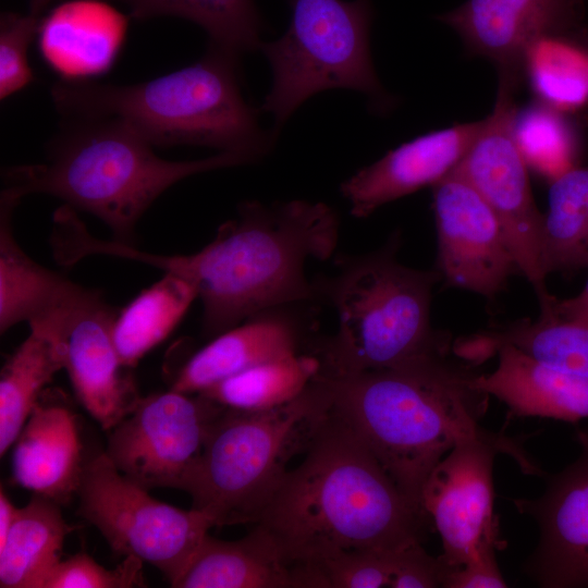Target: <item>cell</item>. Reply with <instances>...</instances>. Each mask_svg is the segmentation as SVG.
<instances>
[{
  "mask_svg": "<svg viewBox=\"0 0 588 588\" xmlns=\"http://www.w3.org/2000/svg\"><path fill=\"white\" fill-rule=\"evenodd\" d=\"M76 494L77 515L95 526L114 552L155 566L171 585L215 527L193 507L181 510L152 498L105 452L85 463Z\"/></svg>",
  "mask_w": 588,
  "mask_h": 588,
  "instance_id": "obj_9",
  "label": "cell"
},
{
  "mask_svg": "<svg viewBox=\"0 0 588 588\" xmlns=\"http://www.w3.org/2000/svg\"><path fill=\"white\" fill-rule=\"evenodd\" d=\"M431 187L437 271L450 286L494 298L519 273L499 220L455 169Z\"/></svg>",
  "mask_w": 588,
  "mask_h": 588,
  "instance_id": "obj_13",
  "label": "cell"
},
{
  "mask_svg": "<svg viewBox=\"0 0 588 588\" xmlns=\"http://www.w3.org/2000/svg\"><path fill=\"white\" fill-rule=\"evenodd\" d=\"M238 56L210 46L197 62L134 85L62 79L50 90L63 118L113 119L154 146L195 145L254 161L272 144L244 99Z\"/></svg>",
  "mask_w": 588,
  "mask_h": 588,
  "instance_id": "obj_5",
  "label": "cell"
},
{
  "mask_svg": "<svg viewBox=\"0 0 588 588\" xmlns=\"http://www.w3.org/2000/svg\"><path fill=\"white\" fill-rule=\"evenodd\" d=\"M481 124L478 120L422 134L357 171L340 187L352 216L366 218L390 201L439 182L462 160Z\"/></svg>",
  "mask_w": 588,
  "mask_h": 588,
  "instance_id": "obj_17",
  "label": "cell"
},
{
  "mask_svg": "<svg viewBox=\"0 0 588 588\" xmlns=\"http://www.w3.org/2000/svg\"><path fill=\"white\" fill-rule=\"evenodd\" d=\"M117 311L98 292L75 316L68 335V370L73 390L89 415L110 431L142 397L117 352Z\"/></svg>",
  "mask_w": 588,
  "mask_h": 588,
  "instance_id": "obj_18",
  "label": "cell"
},
{
  "mask_svg": "<svg viewBox=\"0 0 588 588\" xmlns=\"http://www.w3.org/2000/svg\"><path fill=\"white\" fill-rule=\"evenodd\" d=\"M46 160L2 171V189L23 198L58 197L105 222L114 241L133 244L135 225L148 207L176 182L201 172L254 162L219 152L192 161L158 157L152 146L113 119L63 118Z\"/></svg>",
  "mask_w": 588,
  "mask_h": 588,
  "instance_id": "obj_4",
  "label": "cell"
},
{
  "mask_svg": "<svg viewBox=\"0 0 588 588\" xmlns=\"http://www.w3.org/2000/svg\"><path fill=\"white\" fill-rule=\"evenodd\" d=\"M541 258L548 275L588 267V167L576 166L550 181Z\"/></svg>",
  "mask_w": 588,
  "mask_h": 588,
  "instance_id": "obj_28",
  "label": "cell"
},
{
  "mask_svg": "<svg viewBox=\"0 0 588 588\" xmlns=\"http://www.w3.org/2000/svg\"><path fill=\"white\" fill-rule=\"evenodd\" d=\"M61 505L34 493L17 512L0 547L1 588H41L47 574L61 561L64 541L75 527L62 516Z\"/></svg>",
  "mask_w": 588,
  "mask_h": 588,
  "instance_id": "obj_24",
  "label": "cell"
},
{
  "mask_svg": "<svg viewBox=\"0 0 588 588\" xmlns=\"http://www.w3.org/2000/svg\"><path fill=\"white\" fill-rule=\"evenodd\" d=\"M137 20L174 15L200 25L210 46L241 56L260 47L261 22L253 0H120Z\"/></svg>",
  "mask_w": 588,
  "mask_h": 588,
  "instance_id": "obj_31",
  "label": "cell"
},
{
  "mask_svg": "<svg viewBox=\"0 0 588 588\" xmlns=\"http://www.w3.org/2000/svg\"><path fill=\"white\" fill-rule=\"evenodd\" d=\"M452 353L388 369L317 375L332 411L422 514L420 494L427 478L458 440L482 427L490 397L473 384L476 365L454 359Z\"/></svg>",
  "mask_w": 588,
  "mask_h": 588,
  "instance_id": "obj_3",
  "label": "cell"
},
{
  "mask_svg": "<svg viewBox=\"0 0 588 588\" xmlns=\"http://www.w3.org/2000/svg\"><path fill=\"white\" fill-rule=\"evenodd\" d=\"M50 0H30V13L39 16Z\"/></svg>",
  "mask_w": 588,
  "mask_h": 588,
  "instance_id": "obj_40",
  "label": "cell"
},
{
  "mask_svg": "<svg viewBox=\"0 0 588 588\" xmlns=\"http://www.w3.org/2000/svg\"><path fill=\"white\" fill-rule=\"evenodd\" d=\"M197 297L191 283L171 273L139 293L118 313L113 323L112 336L121 363L135 367L174 330Z\"/></svg>",
  "mask_w": 588,
  "mask_h": 588,
  "instance_id": "obj_27",
  "label": "cell"
},
{
  "mask_svg": "<svg viewBox=\"0 0 588 588\" xmlns=\"http://www.w3.org/2000/svg\"><path fill=\"white\" fill-rule=\"evenodd\" d=\"M449 567L429 554L421 542L391 551L390 588H443Z\"/></svg>",
  "mask_w": 588,
  "mask_h": 588,
  "instance_id": "obj_36",
  "label": "cell"
},
{
  "mask_svg": "<svg viewBox=\"0 0 588 588\" xmlns=\"http://www.w3.org/2000/svg\"><path fill=\"white\" fill-rule=\"evenodd\" d=\"M17 507L10 501L4 489H0V547L5 542L12 528Z\"/></svg>",
  "mask_w": 588,
  "mask_h": 588,
  "instance_id": "obj_39",
  "label": "cell"
},
{
  "mask_svg": "<svg viewBox=\"0 0 588 588\" xmlns=\"http://www.w3.org/2000/svg\"><path fill=\"white\" fill-rule=\"evenodd\" d=\"M581 40L587 49V53H588V29L586 28V30L581 35Z\"/></svg>",
  "mask_w": 588,
  "mask_h": 588,
  "instance_id": "obj_41",
  "label": "cell"
},
{
  "mask_svg": "<svg viewBox=\"0 0 588 588\" xmlns=\"http://www.w3.org/2000/svg\"><path fill=\"white\" fill-rule=\"evenodd\" d=\"M21 198L0 196V331L21 321L30 330L68 339L77 313L97 293L37 264L17 244L13 211Z\"/></svg>",
  "mask_w": 588,
  "mask_h": 588,
  "instance_id": "obj_16",
  "label": "cell"
},
{
  "mask_svg": "<svg viewBox=\"0 0 588 588\" xmlns=\"http://www.w3.org/2000/svg\"><path fill=\"white\" fill-rule=\"evenodd\" d=\"M501 344H511L556 369L588 378V320L539 315L463 339L467 357L481 363Z\"/></svg>",
  "mask_w": 588,
  "mask_h": 588,
  "instance_id": "obj_25",
  "label": "cell"
},
{
  "mask_svg": "<svg viewBox=\"0 0 588 588\" xmlns=\"http://www.w3.org/2000/svg\"><path fill=\"white\" fill-rule=\"evenodd\" d=\"M304 330L283 307L255 315L215 336L189 356L170 389L200 393L217 382L259 364L301 353Z\"/></svg>",
  "mask_w": 588,
  "mask_h": 588,
  "instance_id": "obj_20",
  "label": "cell"
},
{
  "mask_svg": "<svg viewBox=\"0 0 588 588\" xmlns=\"http://www.w3.org/2000/svg\"><path fill=\"white\" fill-rule=\"evenodd\" d=\"M583 33L540 37L524 57V78L538 101L564 113L588 103V53Z\"/></svg>",
  "mask_w": 588,
  "mask_h": 588,
  "instance_id": "obj_30",
  "label": "cell"
},
{
  "mask_svg": "<svg viewBox=\"0 0 588 588\" xmlns=\"http://www.w3.org/2000/svg\"><path fill=\"white\" fill-rule=\"evenodd\" d=\"M66 340L30 330L0 373V455L15 442L53 376L65 368Z\"/></svg>",
  "mask_w": 588,
  "mask_h": 588,
  "instance_id": "obj_26",
  "label": "cell"
},
{
  "mask_svg": "<svg viewBox=\"0 0 588 588\" xmlns=\"http://www.w3.org/2000/svg\"><path fill=\"white\" fill-rule=\"evenodd\" d=\"M290 25L279 39L261 42L272 86L261 106L280 127L309 97L347 88L367 96L375 109L391 97L373 69L369 34L371 0H287Z\"/></svg>",
  "mask_w": 588,
  "mask_h": 588,
  "instance_id": "obj_8",
  "label": "cell"
},
{
  "mask_svg": "<svg viewBox=\"0 0 588 588\" xmlns=\"http://www.w3.org/2000/svg\"><path fill=\"white\" fill-rule=\"evenodd\" d=\"M516 88L499 82L492 112L466 154L454 168L482 196L499 220L519 273L532 286L540 311L550 308L553 295L541 258L542 217L534 200L527 163L517 146L514 122Z\"/></svg>",
  "mask_w": 588,
  "mask_h": 588,
  "instance_id": "obj_11",
  "label": "cell"
},
{
  "mask_svg": "<svg viewBox=\"0 0 588 588\" xmlns=\"http://www.w3.org/2000/svg\"><path fill=\"white\" fill-rule=\"evenodd\" d=\"M39 16L2 13L0 20V98L20 91L34 81L27 50L39 28Z\"/></svg>",
  "mask_w": 588,
  "mask_h": 588,
  "instance_id": "obj_35",
  "label": "cell"
},
{
  "mask_svg": "<svg viewBox=\"0 0 588 588\" xmlns=\"http://www.w3.org/2000/svg\"><path fill=\"white\" fill-rule=\"evenodd\" d=\"M391 551L345 550L314 563L293 565V588L389 587Z\"/></svg>",
  "mask_w": 588,
  "mask_h": 588,
  "instance_id": "obj_33",
  "label": "cell"
},
{
  "mask_svg": "<svg viewBox=\"0 0 588 588\" xmlns=\"http://www.w3.org/2000/svg\"><path fill=\"white\" fill-rule=\"evenodd\" d=\"M494 354L497 368L477 373L473 384L501 401L512 417L588 418V378L543 364L511 344L498 345Z\"/></svg>",
  "mask_w": 588,
  "mask_h": 588,
  "instance_id": "obj_22",
  "label": "cell"
},
{
  "mask_svg": "<svg viewBox=\"0 0 588 588\" xmlns=\"http://www.w3.org/2000/svg\"><path fill=\"white\" fill-rule=\"evenodd\" d=\"M502 548L500 544H487L461 566L449 568L443 588L507 587L497 561V551Z\"/></svg>",
  "mask_w": 588,
  "mask_h": 588,
  "instance_id": "obj_37",
  "label": "cell"
},
{
  "mask_svg": "<svg viewBox=\"0 0 588 588\" xmlns=\"http://www.w3.org/2000/svg\"><path fill=\"white\" fill-rule=\"evenodd\" d=\"M331 408L318 376L293 401L262 412L225 408L177 489L215 526L256 524L289 471L305 453Z\"/></svg>",
  "mask_w": 588,
  "mask_h": 588,
  "instance_id": "obj_7",
  "label": "cell"
},
{
  "mask_svg": "<svg viewBox=\"0 0 588 588\" xmlns=\"http://www.w3.org/2000/svg\"><path fill=\"white\" fill-rule=\"evenodd\" d=\"M173 588H293L291 566L259 524L243 538H204Z\"/></svg>",
  "mask_w": 588,
  "mask_h": 588,
  "instance_id": "obj_23",
  "label": "cell"
},
{
  "mask_svg": "<svg viewBox=\"0 0 588 588\" xmlns=\"http://www.w3.org/2000/svg\"><path fill=\"white\" fill-rule=\"evenodd\" d=\"M339 229V216L323 203L247 200L195 254H150L117 241H108L103 250L191 283L203 304L204 333L215 338L262 311L317 298L305 262L330 258Z\"/></svg>",
  "mask_w": 588,
  "mask_h": 588,
  "instance_id": "obj_1",
  "label": "cell"
},
{
  "mask_svg": "<svg viewBox=\"0 0 588 588\" xmlns=\"http://www.w3.org/2000/svg\"><path fill=\"white\" fill-rule=\"evenodd\" d=\"M290 566L345 550L422 542L427 517L396 487L351 426L330 408L260 519Z\"/></svg>",
  "mask_w": 588,
  "mask_h": 588,
  "instance_id": "obj_2",
  "label": "cell"
},
{
  "mask_svg": "<svg viewBox=\"0 0 588 588\" xmlns=\"http://www.w3.org/2000/svg\"><path fill=\"white\" fill-rule=\"evenodd\" d=\"M399 235L380 249L339 258V272L315 284L319 296L335 307L334 336L311 353L320 371L346 376L402 366L432 354L453 351L450 336L430 324L436 270L406 267L396 259Z\"/></svg>",
  "mask_w": 588,
  "mask_h": 588,
  "instance_id": "obj_6",
  "label": "cell"
},
{
  "mask_svg": "<svg viewBox=\"0 0 588 588\" xmlns=\"http://www.w3.org/2000/svg\"><path fill=\"white\" fill-rule=\"evenodd\" d=\"M498 454L512 457L525 474L544 475L520 437L481 427L456 442L422 487L420 507L440 536L439 556L449 568L461 566L487 544L503 546L493 510Z\"/></svg>",
  "mask_w": 588,
  "mask_h": 588,
  "instance_id": "obj_10",
  "label": "cell"
},
{
  "mask_svg": "<svg viewBox=\"0 0 588 588\" xmlns=\"http://www.w3.org/2000/svg\"><path fill=\"white\" fill-rule=\"evenodd\" d=\"M540 315H554L563 319L588 320V281L575 296L565 299L553 297L550 310Z\"/></svg>",
  "mask_w": 588,
  "mask_h": 588,
  "instance_id": "obj_38",
  "label": "cell"
},
{
  "mask_svg": "<svg viewBox=\"0 0 588 588\" xmlns=\"http://www.w3.org/2000/svg\"><path fill=\"white\" fill-rule=\"evenodd\" d=\"M13 445V480L60 505L69 503L85 463L76 415L60 390L42 392Z\"/></svg>",
  "mask_w": 588,
  "mask_h": 588,
  "instance_id": "obj_19",
  "label": "cell"
},
{
  "mask_svg": "<svg viewBox=\"0 0 588 588\" xmlns=\"http://www.w3.org/2000/svg\"><path fill=\"white\" fill-rule=\"evenodd\" d=\"M514 134L527 166L550 181L576 167L577 136L564 112L541 101L517 110Z\"/></svg>",
  "mask_w": 588,
  "mask_h": 588,
  "instance_id": "obj_32",
  "label": "cell"
},
{
  "mask_svg": "<svg viewBox=\"0 0 588 588\" xmlns=\"http://www.w3.org/2000/svg\"><path fill=\"white\" fill-rule=\"evenodd\" d=\"M144 562L124 556L114 567L106 568L85 552L61 560L46 576L41 588H133L146 587Z\"/></svg>",
  "mask_w": 588,
  "mask_h": 588,
  "instance_id": "obj_34",
  "label": "cell"
},
{
  "mask_svg": "<svg viewBox=\"0 0 588 588\" xmlns=\"http://www.w3.org/2000/svg\"><path fill=\"white\" fill-rule=\"evenodd\" d=\"M320 368V359L314 353H296L248 368L199 394L229 409L268 411L296 399Z\"/></svg>",
  "mask_w": 588,
  "mask_h": 588,
  "instance_id": "obj_29",
  "label": "cell"
},
{
  "mask_svg": "<svg viewBox=\"0 0 588 588\" xmlns=\"http://www.w3.org/2000/svg\"><path fill=\"white\" fill-rule=\"evenodd\" d=\"M579 454L549 475L534 499H513L538 527L523 573L541 588H588V430L578 429Z\"/></svg>",
  "mask_w": 588,
  "mask_h": 588,
  "instance_id": "obj_14",
  "label": "cell"
},
{
  "mask_svg": "<svg viewBox=\"0 0 588 588\" xmlns=\"http://www.w3.org/2000/svg\"><path fill=\"white\" fill-rule=\"evenodd\" d=\"M127 17L99 0H72L39 24L38 46L46 63L63 79L83 81L107 72L127 30Z\"/></svg>",
  "mask_w": 588,
  "mask_h": 588,
  "instance_id": "obj_21",
  "label": "cell"
},
{
  "mask_svg": "<svg viewBox=\"0 0 588 588\" xmlns=\"http://www.w3.org/2000/svg\"><path fill=\"white\" fill-rule=\"evenodd\" d=\"M223 409L199 393L169 389L149 394L110 430L105 453L124 476L148 490L177 489Z\"/></svg>",
  "mask_w": 588,
  "mask_h": 588,
  "instance_id": "obj_12",
  "label": "cell"
},
{
  "mask_svg": "<svg viewBox=\"0 0 588 588\" xmlns=\"http://www.w3.org/2000/svg\"><path fill=\"white\" fill-rule=\"evenodd\" d=\"M585 0H466L437 16L462 39L466 52L485 58L499 82L515 88L524 79L527 48L550 35H579Z\"/></svg>",
  "mask_w": 588,
  "mask_h": 588,
  "instance_id": "obj_15",
  "label": "cell"
}]
</instances>
